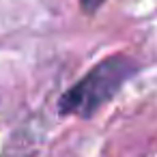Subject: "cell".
Returning a JSON list of instances; mask_svg holds the SVG:
<instances>
[{
  "mask_svg": "<svg viewBox=\"0 0 157 157\" xmlns=\"http://www.w3.org/2000/svg\"><path fill=\"white\" fill-rule=\"evenodd\" d=\"M136 65L127 56H110L93 67L78 84H73L58 101V110L63 114H78L90 116L95 114L105 101H110L116 90L131 78Z\"/></svg>",
  "mask_w": 157,
  "mask_h": 157,
  "instance_id": "1",
  "label": "cell"
},
{
  "mask_svg": "<svg viewBox=\"0 0 157 157\" xmlns=\"http://www.w3.org/2000/svg\"><path fill=\"white\" fill-rule=\"evenodd\" d=\"M80 5H82V11L84 13H95L103 5V0H80Z\"/></svg>",
  "mask_w": 157,
  "mask_h": 157,
  "instance_id": "2",
  "label": "cell"
}]
</instances>
